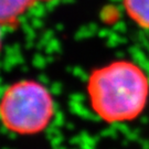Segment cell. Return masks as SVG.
<instances>
[{
	"label": "cell",
	"mask_w": 149,
	"mask_h": 149,
	"mask_svg": "<svg viewBox=\"0 0 149 149\" xmlns=\"http://www.w3.org/2000/svg\"><path fill=\"white\" fill-rule=\"evenodd\" d=\"M86 91L92 109L102 120L130 122L146 108L149 79L135 62L118 60L93 70Z\"/></svg>",
	"instance_id": "cell-1"
},
{
	"label": "cell",
	"mask_w": 149,
	"mask_h": 149,
	"mask_svg": "<svg viewBox=\"0 0 149 149\" xmlns=\"http://www.w3.org/2000/svg\"><path fill=\"white\" fill-rule=\"evenodd\" d=\"M55 115V102L47 86L22 80L8 86L0 104L1 122L17 135H36L49 126Z\"/></svg>",
	"instance_id": "cell-2"
},
{
	"label": "cell",
	"mask_w": 149,
	"mask_h": 149,
	"mask_svg": "<svg viewBox=\"0 0 149 149\" xmlns=\"http://www.w3.org/2000/svg\"><path fill=\"white\" fill-rule=\"evenodd\" d=\"M37 0H0V22L7 29H15L18 22Z\"/></svg>",
	"instance_id": "cell-3"
},
{
	"label": "cell",
	"mask_w": 149,
	"mask_h": 149,
	"mask_svg": "<svg viewBox=\"0 0 149 149\" xmlns=\"http://www.w3.org/2000/svg\"><path fill=\"white\" fill-rule=\"evenodd\" d=\"M123 6L132 21L149 30V0H123Z\"/></svg>",
	"instance_id": "cell-4"
},
{
	"label": "cell",
	"mask_w": 149,
	"mask_h": 149,
	"mask_svg": "<svg viewBox=\"0 0 149 149\" xmlns=\"http://www.w3.org/2000/svg\"><path fill=\"white\" fill-rule=\"evenodd\" d=\"M37 1H44V2H48V1H52V0H37Z\"/></svg>",
	"instance_id": "cell-5"
}]
</instances>
